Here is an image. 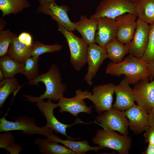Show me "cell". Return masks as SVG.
Returning a JSON list of instances; mask_svg holds the SVG:
<instances>
[{"label":"cell","instance_id":"cell-36","mask_svg":"<svg viewBox=\"0 0 154 154\" xmlns=\"http://www.w3.org/2000/svg\"><path fill=\"white\" fill-rule=\"evenodd\" d=\"M148 120L150 126H154V106L148 114Z\"/></svg>","mask_w":154,"mask_h":154},{"label":"cell","instance_id":"cell-25","mask_svg":"<svg viewBox=\"0 0 154 154\" xmlns=\"http://www.w3.org/2000/svg\"><path fill=\"white\" fill-rule=\"evenodd\" d=\"M30 6L29 0H0V10L3 17L11 14H18Z\"/></svg>","mask_w":154,"mask_h":154},{"label":"cell","instance_id":"cell-30","mask_svg":"<svg viewBox=\"0 0 154 154\" xmlns=\"http://www.w3.org/2000/svg\"><path fill=\"white\" fill-rule=\"evenodd\" d=\"M62 48L61 45L55 43L53 45L43 44L39 41L33 42L32 46L31 56H39L46 53H52L60 51Z\"/></svg>","mask_w":154,"mask_h":154},{"label":"cell","instance_id":"cell-13","mask_svg":"<svg viewBox=\"0 0 154 154\" xmlns=\"http://www.w3.org/2000/svg\"><path fill=\"white\" fill-rule=\"evenodd\" d=\"M87 90L77 89L75 92L76 95L70 98L62 97L58 101L59 112H68L74 117H77L80 113L84 112L90 114L93 107L88 106L84 101Z\"/></svg>","mask_w":154,"mask_h":154},{"label":"cell","instance_id":"cell-40","mask_svg":"<svg viewBox=\"0 0 154 154\" xmlns=\"http://www.w3.org/2000/svg\"><path fill=\"white\" fill-rule=\"evenodd\" d=\"M5 76L1 70L0 69V81H1L5 78Z\"/></svg>","mask_w":154,"mask_h":154},{"label":"cell","instance_id":"cell-26","mask_svg":"<svg viewBox=\"0 0 154 154\" xmlns=\"http://www.w3.org/2000/svg\"><path fill=\"white\" fill-rule=\"evenodd\" d=\"M23 65V64L15 60L8 54L0 57V69L5 78L14 77L18 73L21 74Z\"/></svg>","mask_w":154,"mask_h":154},{"label":"cell","instance_id":"cell-32","mask_svg":"<svg viewBox=\"0 0 154 154\" xmlns=\"http://www.w3.org/2000/svg\"><path fill=\"white\" fill-rule=\"evenodd\" d=\"M14 33L9 29L0 31V57L7 54Z\"/></svg>","mask_w":154,"mask_h":154},{"label":"cell","instance_id":"cell-39","mask_svg":"<svg viewBox=\"0 0 154 154\" xmlns=\"http://www.w3.org/2000/svg\"><path fill=\"white\" fill-rule=\"evenodd\" d=\"M2 18L0 19V31L3 30V28L6 24V21Z\"/></svg>","mask_w":154,"mask_h":154},{"label":"cell","instance_id":"cell-20","mask_svg":"<svg viewBox=\"0 0 154 154\" xmlns=\"http://www.w3.org/2000/svg\"><path fill=\"white\" fill-rule=\"evenodd\" d=\"M46 137V139L48 140L63 144L64 145L74 151L76 154H84L89 151L97 152L100 149H107L99 146H92L90 145L88 141L86 140L75 141L68 139L63 140L53 134Z\"/></svg>","mask_w":154,"mask_h":154},{"label":"cell","instance_id":"cell-24","mask_svg":"<svg viewBox=\"0 0 154 154\" xmlns=\"http://www.w3.org/2000/svg\"><path fill=\"white\" fill-rule=\"evenodd\" d=\"M135 9L142 21L149 24L154 21V0H139L135 3Z\"/></svg>","mask_w":154,"mask_h":154},{"label":"cell","instance_id":"cell-29","mask_svg":"<svg viewBox=\"0 0 154 154\" xmlns=\"http://www.w3.org/2000/svg\"><path fill=\"white\" fill-rule=\"evenodd\" d=\"M39 56L28 58L24 64L21 74L24 75L29 81L35 79L38 74Z\"/></svg>","mask_w":154,"mask_h":154},{"label":"cell","instance_id":"cell-4","mask_svg":"<svg viewBox=\"0 0 154 154\" xmlns=\"http://www.w3.org/2000/svg\"><path fill=\"white\" fill-rule=\"evenodd\" d=\"M58 30L65 38L70 51V62L77 72L87 63L88 44L82 38L74 35L72 31L58 24Z\"/></svg>","mask_w":154,"mask_h":154},{"label":"cell","instance_id":"cell-18","mask_svg":"<svg viewBox=\"0 0 154 154\" xmlns=\"http://www.w3.org/2000/svg\"><path fill=\"white\" fill-rule=\"evenodd\" d=\"M128 81L125 77L114 88L116 100L112 107L124 111L134 103L133 89L130 86Z\"/></svg>","mask_w":154,"mask_h":154},{"label":"cell","instance_id":"cell-37","mask_svg":"<svg viewBox=\"0 0 154 154\" xmlns=\"http://www.w3.org/2000/svg\"><path fill=\"white\" fill-rule=\"evenodd\" d=\"M148 67L151 72V76L149 79L151 81L154 78V62L148 64Z\"/></svg>","mask_w":154,"mask_h":154},{"label":"cell","instance_id":"cell-10","mask_svg":"<svg viewBox=\"0 0 154 154\" xmlns=\"http://www.w3.org/2000/svg\"><path fill=\"white\" fill-rule=\"evenodd\" d=\"M107 58L108 55L105 47L96 43L88 45L87 58L88 68L84 79L90 86L92 85L93 79L103 62Z\"/></svg>","mask_w":154,"mask_h":154},{"label":"cell","instance_id":"cell-27","mask_svg":"<svg viewBox=\"0 0 154 154\" xmlns=\"http://www.w3.org/2000/svg\"><path fill=\"white\" fill-rule=\"evenodd\" d=\"M14 77L6 78L0 82V108L3 106L7 98L11 94L17 92L21 88Z\"/></svg>","mask_w":154,"mask_h":154},{"label":"cell","instance_id":"cell-31","mask_svg":"<svg viewBox=\"0 0 154 154\" xmlns=\"http://www.w3.org/2000/svg\"><path fill=\"white\" fill-rule=\"evenodd\" d=\"M149 25L148 44L146 50L142 58L148 64L154 62V21Z\"/></svg>","mask_w":154,"mask_h":154},{"label":"cell","instance_id":"cell-6","mask_svg":"<svg viewBox=\"0 0 154 154\" xmlns=\"http://www.w3.org/2000/svg\"><path fill=\"white\" fill-rule=\"evenodd\" d=\"M95 122L105 130L117 131L122 135H128L129 121L124 111L112 107L99 114Z\"/></svg>","mask_w":154,"mask_h":154},{"label":"cell","instance_id":"cell-7","mask_svg":"<svg viewBox=\"0 0 154 154\" xmlns=\"http://www.w3.org/2000/svg\"><path fill=\"white\" fill-rule=\"evenodd\" d=\"M135 4L131 0H102L100 2L95 13L90 18L97 19L106 17L115 19L127 13L136 15Z\"/></svg>","mask_w":154,"mask_h":154},{"label":"cell","instance_id":"cell-16","mask_svg":"<svg viewBox=\"0 0 154 154\" xmlns=\"http://www.w3.org/2000/svg\"><path fill=\"white\" fill-rule=\"evenodd\" d=\"M129 121V127L136 135L146 131L150 127L148 114L135 104L124 111Z\"/></svg>","mask_w":154,"mask_h":154},{"label":"cell","instance_id":"cell-3","mask_svg":"<svg viewBox=\"0 0 154 154\" xmlns=\"http://www.w3.org/2000/svg\"><path fill=\"white\" fill-rule=\"evenodd\" d=\"M7 113L0 119V132L7 131L20 130L25 134L32 135L35 134L46 136L53 134V131L46 125L42 127L37 126L35 119L25 115L17 117L14 121L7 120L6 118Z\"/></svg>","mask_w":154,"mask_h":154},{"label":"cell","instance_id":"cell-22","mask_svg":"<svg viewBox=\"0 0 154 154\" xmlns=\"http://www.w3.org/2000/svg\"><path fill=\"white\" fill-rule=\"evenodd\" d=\"M109 58L112 62L118 63L122 61L125 56L129 53V46L113 38L105 47Z\"/></svg>","mask_w":154,"mask_h":154},{"label":"cell","instance_id":"cell-23","mask_svg":"<svg viewBox=\"0 0 154 154\" xmlns=\"http://www.w3.org/2000/svg\"><path fill=\"white\" fill-rule=\"evenodd\" d=\"M34 143L38 146L39 151L42 154H76L74 151L65 146L46 139L37 138L35 140Z\"/></svg>","mask_w":154,"mask_h":154},{"label":"cell","instance_id":"cell-41","mask_svg":"<svg viewBox=\"0 0 154 154\" xmlns=\"http://www.w3.org/2000/svg\"><path fill=\"white\" fill-rule=\"evenodd\" d=\"M131 0L133 2H134L135 3L136 2H137L138 1H139V0Z\"/></svg>","mask_w":154,"mask_h":154},{"label":"cell","instance_id":"cell-19","mask_svg":"<svg viewBox=\"0 0 154 154\" xmlns=\"http://www.w3.org/2000/svg\"><path fill=\"white\" fill-rule=\"evenodd\" d=\"M73 23L75 30L81 35L82 38L88 45L96 43L95 36L98 28L97 19L88 18L83 15L79 21Z\"/></svg>","mask_w":154,"mask_h":154},{"label":"cell","instance_id":"cell-14","mask_svg":"<svg viewBox=\"0 0 154 154\" xmlns=\"http://www.w3.org/2000/svg\"><path fill=\"white\" fill-rule=\"evenodd\" d=\"M69 10L67 5H59L55 1L51 2L48 5L44 6H39L36 11L50 15L51 18L68 30L72 31L75 30L73 22L70 19L68 14Z\"/></svg>","mask_w":154,"mask_h":154},{"label":"cell","instance_id":"cell-33","mask_svg":"<svg viewBox=\"0 0 154 154\" xmlns=\"http://www.w3.org/2000/svg\"><path fill=\"white\" fill-rule=\"evenodd\" d=\"M144 143L154 145V126H150L144 134Z\"/></svg>","mask_w":154,"mask_h":154},{"label":"cell","instance_id":"cell-9","mask_svg":"<svg viewBox=\"0 0 154 154\" xmlns=\"http://www.w3.org/2000/svg\"><path fill=\"white\" fill-rule=\"evenodd\" d=\"M36 105L42 115L46 118V125L56 133H60L66 137L67 139L75 140L76 139L69 136L66 133V129L77 123L82 122L78 118L74 123L70 125L66 124L60 122L54 116L53 110L54 108L59 107L58 103H54L51 99H48L46 102L43 100L37 102Z\"/></svg>","mask_w":154,"mask_h":154},{"label":"cell","instance_id":"cell-17","mask_svg":"<svg viewBox=\"0 0 154 154\" xmlns=\"http://www.w3.org/2000/svg\"><path fill=\"white\" fill-rule=\"evenodd\" d=\"M98 28L95 36L96 43L104 47L116 37L117 26L115 19L103 17L97 19Z\"/></svg>","mask_w":154,"mask_h":154},{"label":"cell","instance_id":"cell-21","mask_svg":"<svg viewBox=\"0 0 154 154\" xmlns=\"http://www.w3.org/2000/svg\"><path fill=\"white\" fill-rule=\"evenodd\" d=\"M32 46H27L20 42L18 36L14 33L7 53L10 57L16 61L24 64L27 59L31 56Z\"/></svg>","mask_w":154,"mask_h":154},{"label":"cell","instance_id":"cell-12","mask_svg":"<svg viewBox=\"0 0 154 154\" xmlns=\"http://www.w3.org/2000/svg\"><path fill=\"white\" fill-rule=\"evenodd\" d=\"M150 25L139 18L136 20L135 30L129 45V53L142 58L147 48Z\"/></svg>","mask_w":154,"mask_h":154},{"label":"cell","instance_id":"cell-28","mask_svg":"<svg viewBox=\"0 0 154 154\" xmlns=\"http://www.w3.org/2000/svg\"><path fill=\"white\" fill-rule=\"evenodd\" d=\"M10 131H4L0 134V147L5 149L11 154H18L23 148L16 144L14 137Z\"/></svg>","mask_w":154,"mask_h":154},{"label":"cell","instance_id":"cell-5","mask_svg":"<svg viewBox=\"0 0 154 154\" xmlns=\"http://www.w3.org/2000/svg\"><path fill=\"white\" fill-rule=\"evenodd\" d=\"M92 141L99 146L112 149L119 154H128L132 146V139L128 135H121L116 131L103 129L97 130Z\"/></svg>","mask_w":154,"mask_h":154},{"label":"cell","instance_id":"cell-15","mask_svg":"<svg viewBox=\"0 0 154 154\" xmlns=\"http://www.w3.org/2000/svg\"><path fill=\"white\" fill-rule=\"evenodd\" d=\"M135 14L127 13L116 18L117 26L116 38L121 42L129 45L136 28V18Z\"/></svg>","mask_w":154,"mask_h":154},{"label":"cell","instance_id":"cell-8","mask_svg":"<svg viewBox=\"0 0 154 154\" xmlns=\"http://www.w3.org/2000/svg\"><path fill=\"white\" fill-rule=\"evenodd\" d=\"M115 85L111 83L95 86L92 89V94L87 90L86 99L92 102L99 114L112 107Z\"/></svg>","mask_w":154,"mask_h":154},{"label":"cell","instance_id":"cell-35","mask_svg":"<svg viewBox=\"0 0 154 154\" xmlns=\"http://www.w3.org/2000/svg\"><path fill=\"white\" fill-rule=\"evenodd\" d=\"M143 154H154V145L148 143L145 150L142 153Z\"/></svg>","mask_w":154,"mask_h":154},{"label":"cell","instance_id":"cell-34","mask_svg":"<svg viewBox=\"0 0 154 154\" xmlns=\"http://www.w3.org/2000/svg\"><path fill=\"white\" fill-rule=\"evenodd\" d=\"M18 38L20 42L25 45L29 46H32L33 42L32 37L29 33L22 32L18 36Z\"/></svg>","mask_w":154,"mask_h":154},{"label":"cell","instance_id":"cell-11","mask_svg":"<svg viewBox=\"0 0 154 154\" xmlns=\"http://www.w3.org/2000/svg\"><path fill=\"white\" fill-rule=\"evenodd\" d=\"M135 101L149 114L154 106V78L140 80L134 84L133 89Z\"/></svg>","mask_w":154,"mask_h":154},{"label":"cell","instance_id":"cell-38","mask_svg":"<svg viewBox=\"0 0 154 154\" xmlns=\"http://www.w3.org/2000/svg\"><path fill=\"white\" fill-rule=\"evenodd\" d=\"M56 0H38L39 6H44L49 4L52 1H55Z\"/></svg>","mask_w":154,"mask_h":154},{"label":"cell","instance_id":"cell-2","mask_svg":"<svg viewBox=\"0 0 154 154\" xmlns=\"http://www.w3.org/2000/svg\"><path fill=\"white\" fill-rule=\"evenodd\" d=\"M106 72L118 77L124 75L130 84H134L140 80L149 79L151 75L148 63L142 58L130 54L120 62H109L106 68Z\"/></svg>","mask_w":154,"mask_h":154},{"label":"cell","instance_id":"cell-1","mask_svg":"<svg viewBox=\"0 0 154 154\" xmlns=\"http://www.w3.org/2000/svg\"><path fill=\"white\" fill-rule=\"evenodd\" d=\"M62 79L60 70L54 64L51 65L46 72L38 75L35 79L29 81L28 84L38 86L40 82L43 83L46 87L44 92L39 97L24 95L25 100L31 103L48 99L57 102L62 97L67 89L66 85L62 82Z\"/></svg>","mask_w":154,"mask_h":154}]
</instances>
